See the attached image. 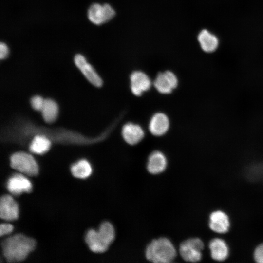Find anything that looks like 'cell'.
I'll list each match as a JSON object with an SVG mask.
<instances>
[{
    "label": "cell",
    "mask_w": 263,
    "mask_h": 263,
    "mask_svg": "<svg viewBox=\"0 0 263 263\" xmlns=\"http://www.w3.org/2000/svg\"><path fill=\"white\" fill-rule=\"evenodd\" d=\"M167 166V160L164 154L159 151H154L149 157L147 168L150 173L156 174L164 171Z\"/></svg>",
    "instance_id": "cell-16"
},
{
    "label": "cell",
    "mask_w": 263,
    "mask_h": 263,
    "mask_svg": "<svg viewBox=\"0 0 263 263\" xmlns=\"http://www.w3.org/2000/svg\"><path fill=\"white\" fill-rule=\"evenodd\" d=\"M197 38L201 49L206 53L213 52L218 47L219 41L217 37L207 29L201 30Z\"/></svg>",
    "instance_id": "cell-15"
},
{
    "label": "cell",
    "mask_w": 263,
    "mask_h": 263,
    "mask_svg": "<svg viewBox=\"0 0 263 263\" xmlns=\"http://www.w3.org/2000/svg\"><path fill=\"white\" fill-rule=\"evenodd\" d=\"M153 85L160 93H170L178 85V79L175 74L171 71H166L159 73L156 76Z\"/></svg>",
    "instance_id": "cell-7"
},
{
    "label": "cell",
    "mask_w": 263,
    "mask_h": 263,
    "mask_svg": "<svg viewBox=\"0 0 263 263\" xmlns=\"http://www.w3.org/2000/svg\"><path fill=\"white\" fill-rule=\"evenodd\" d=\"M9 54V49L5 43L1 42L0 44V58L1 59L6 58Z\"/></svg>",
    "instance_id": "cell-24"
},
{
    "label": "cell",
    "mask_w": 263,
    "mask_h": 263,
    "mask_svg": "<svg viewBox=\"0 0 263 263\" xmlns=\"http://www.w3.org/2000/svg\"><path fill=\"white\" fill-rule=\"evenodd\" d=\"M169 125V122L167 116L163 113H157L151 117L149 129L151 134L159 136L168 131Z\"/></svg>",
    "instance_id": "cell-14"
},
{
    "label": "cell",
    "mask_w": 263,
    "mask_h": 263,
    "mask_svg": "<svg viewBox=\"0 0 263 263\" xmlns=\"http://www.w3.org/2000/svg\"><path fill=\"white\" fill-rule=\"evenodd\" d=\"M71 170L74 176L81 179L87 178L92 172L91 165L85 159L80 160L73 164Z\"/></svg>",
    "instance_id": "cell-20"
},
{
    "label": "cell",
    "mask_w": 263,
    "mask_h": 263,
    "mask_svg": "<svg viewBox=\"0 0 263 263\" xmlns=\"http://www.w3.org/2000/svg\"><path fill=\"white\" fill-rule=\"evenodd\" d=\"M122 135L126 142L133 145L139 143L143 138L144 132L139 125L128 123L122 128Z\"/></svg>",
    "instance_id": "cell-13"
},
{
    "label": "cell",
    "mask_w": 263,
    "mask_h": 263,
    "mask_svg": "<svg viewBox=\"0 0 263 263\" xmlns=\"http://www.w3.org/2000/svg\"><path fill=\"white\" fill-rule=\"evenodd\" d=\"M7 188L12 194L19 195L23 192H30L32 189L30 181L21 174L12 176L7 181Z\"/></svg>",
    "instance_id": "cell-10"
},
{
    "label": "cell",
    "mask_w": 263,
    "mask_h": 263,
    "mask_svg": "<svg viewBox=\"0 0 263 263\" xmlns=\"http://www.w3.org/2000/svg\"><path fill=\"white\" fill-rule=\"evenodd\" d=\"M51 142L44 136H36L29 146L30 151L38 154L46 153L50 149Z\"/></svg>",
    "instance_id": "cell-19"
},
{
    "label": "cell",
    "mask_w": 263,
    "mask_h": 263,
    "mask_svg": "<svg viewBox=\"0 0 263 263\" xmlns=\"http://www.w3.org/2000/svg\"><path fill=\"white\" fill-rule=\"evenodd\" d=\"M209 248L213 259L217 261L225 260L229 254V249L226 243L222 239L215 238L209 243Z\"/></svg>",
    "instance_id": "cell-17"
},
{
    "label": "cell",
    "mask_w": 263,
    "mask_h": 263,
    "mask_svg": "<svg viewBox=\"0 0 263 263\" xmlns=\"http://www.w3.org/2000/svg\"><path fill=\"white\" fill-rule=\"evenodd\" d=\"M74 62L86 78L93 85L98 87L102 86L101 78L82 55L76 54L74 57Z\"/></svg>",
    "instance_id": "cell-8"
},
{
    "label": "cell",
    "mask_w": 263,
    "mask_h": 263,
    "mask_svg": "<svg viewBox=\"0 0 263 263\" xmlns=\"http://www.w3.org/2000/svg\"><path fill=\"white\" fill-rule=\"evenodd\" d=\"M114 238L113 226L110 222H104L98 230L91 229L88 231L85 241L92 251L101 253L107 251Z\"/></svg>",
    "instance_id": "cell-2"
},
{
    "label": "cell",
    "mask_w": 263,
    "mask_h": 263,
    "mask_svg": "<svg viewBox=\"0 0 263 263\" xmlns=\"http://www.w3.org/2000/svg\"><path fill=\"white\" fill-rule=\"evenodd\" d=\"M145 255L147 259L150 262L169 263L174 260L176 251L169 239L162 237L153 240L148 244Z\"/></svg>",
    "instance_id": "cell-3"
},
{
    "label": "cell",
    "mask_w": 263,
    "mask_h": 263,
    "mask_svg": "<svg viewBox=\"0 0 263 263\" xmlns=\"http://www.w3.org/2000/svg\"><path fill=\"white\" fill-rule=\"evenodd\" d=\"M204 244L199 238L186 240L180 245V253L182 258L187 262H196L202 258V250Z\"/></svg>",
    "instance_id": "cell-5"
},
{
    "label": "cell",
    "mask_w": 263,
    "mask_h": 263,
    "mask_svg": "<svg viewBox=\"0 0 263 263\" xmlns=\"http://www.w3.org/2000/svg\"><path fill=\"white\" fill-rule=\"evenodd\" d=\"M10 165L12 168L28 176L38 174V167L30 154L24 152L14 153L10 158Z\"/></svg>",
    "instance_id": "cell-4"
},
{
    "label": "cell",
    "mask_w": 263,
    "mask_h": 263,
    "mask_svg": "<svg viewBox=\"0 0 263 263\" xmlns=\"http://www.w3.org/2000/svg\"><path fill=\"white\" fill-rule=\"evenodd\" d=\"M44 120L47 123L55 121L58 115V108L56 103L50 99L44 100L41 110Z\"/></svg>",
    "instance_id": "cell-18"
},
{
    "label": "cell",
    "mask_w": 263,
    "mask_h": 263,
    "mask_svg": "<svg viewBox=\"0 0 263 263\" xmlns=\"http://www.w3.org/2000/svg\"><path fill=\"white\" fill-rule=\"evenodd\" d=\"M131 89L136 96H140L143 92L149 90L151 85L150 77L144 72L136 71L130 75Z\"/></svg>",
    "instance_id": "cell-11"
},
{
    "label": "cell",
    "mask_w": 263,
    "mask_h": 263,
    "mask_svg": "<svg viewBox=\"0 0 263 263\" xmlns=\"http://www.w3.org/2000/svg\"><path fill=\"white\" fill-rule=\"evenodd\" d=\"M44 100L40 96L37 95L33 97L31 100V104L33 108L37 111H41Z\"/></svg>",
    "instance_id": "cell-21"
},
{
    "label": "cell",
    "mask_w": 263,
    "mask_h": 263,
    "mask_svg": "<svg viewBox=\"0 0 263 263\" xmlns=\"http://www.w3.org/2000/svg\"><path fill=\"white\" fill-rule=\"evenodd\" d=\"M254 259L259 263H263V244L259 245L254 253Z\"/></svg>",
    "instance_id": "cell-22"
},
{
    "label": "cell",
    "mask_w": 263,
    "mask_h": 263,
    "mask_svg": "<svg viewBox=\"0 0 263 263\" xmlns=\"http://www.w3.org/2000/svg\"><path fill=\"white\" fill-rule=\"evenodd\" d=\"M13 229V226L10 224H1L0 226V236L10 234Z\"/></svg>",
    "instance_id": "cell-23"
},
{
    "label": "cell",
    "mask_w": 263,
    "mask_h": 263,
    "mask_svg": "<svg viewBox=\"0 0 263 263\" xmlns=\"http://www.w3.org/2000/svg\"><path fill=\"white\" fill-rule=\"evenodd\" d=\"M19 206L16 201L9 195H4L0 198V216L6 221H14L19 217Z\"/></svg>",
    "instance_id": "cell-9"
},
{
    "label": "cell",
    "mask_w": 263,
    "mask_h": 263,
    "mask_svg": "<svg viewBox=\"0 0 263 263\" xmlns=\"http://www.w3.org/2000/svg\"><path fill=\"white\" fill-rule=\"evenodd\" d=\"M209 226L210 228L215 232L226 233L228 231L230 226L229 218L222 211H214L210 215Z\"/></svg>",
    "instance_id": "cell-12"
},
{
    "label": "cell",
    "mask_w": 263,
    "mask_h": 263,
    "mask_svg": "<svg viewBox=\"0 0 263 263\" xmlns=\"http://www.w3.org/2000/svg\"><path fill=\"white\" fill-rule=\"evenodd\" d=\"M36 246L34 239L18 234L10 237L1 243L2 254L10 263L19 262L25 260Z\"/></svg>",
    "instance_id": "cell-1"
},
{
    "label": "cell",
    "mask_w": 263,
    "mask_h": 263,
    "mask_svg": "<svg viewBox=\"0 0 263 263\" xmlns=\"http://www.w3.org/2000/svg\"><path fill=\"white\" fill-rule=\"evenodd\" d=\"M115 14V11L113 7L106 3L93 4L88 10L89 19L96 25H100L109 21L113 18Z\"/></svg>",
    "instance_id": "cell-6"
}]
</instances>
